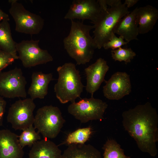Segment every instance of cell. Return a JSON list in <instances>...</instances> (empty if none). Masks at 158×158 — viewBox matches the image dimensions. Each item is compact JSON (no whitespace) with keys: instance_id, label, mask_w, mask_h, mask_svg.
<instances>
[{"instance_id":"cell-1","label":"cell","mask_w":158,"mask_h":158,"mask_svg":"<svg viewBox=\"0 0 158 158\" xmlns=\"http://www.w3.org/2000/svg\"><path fill=\"white\" fill-rule=\"evenodd\" d=\"M123 126L142 152L155 157L157 150L158 115L156 109L147 102L138 104L122 114Z\"/></svg>"},{"instance_id":"cell-2","label":"cell","mask_w":158,"mask_h":158,"mask_svg":"<svg viewBox=\"0 0 158 158\" xmlns=\"http://www.w3.org/2000/svg\"><path fill=\"white\" fill-rule=\"evenodd\" d=\"M71 20L69 33L63 40L64 48L77 65H84L92 58L95 50L97 48L90 34L95 26L85 24L83 21Z\"/></svg>"},{"instance_id":"cell-3","label":"cell","mask_w":158,"mask_h":158,"mask_svg":"<svg viewBox=\"0 0 158 158\" xmlns=\"http://www.w3.org/2000/svg\"><path fill=\"white\" fill-rule=\"evenodd\" d=\"M101 8L96 22L93 33L97 48L100 49L108 42L116 24L122 18L130 12L120 0H98Z\"/></svg>"},{"instance_id":"cell-4","label":"cell","mask_w":158,"mask_h":158,"mask_svg":"<svg viewBox=\"0 0 158 158\" xmlns=\"http://www.w3.org/2000/svg\"><path fill=\"white\" fill-rule=\"evenodd\" d=\"M56 71L59 76L54 87L56 98L62 104L75 102L80 97L84 87L79 71L71 62L58 67Z\"/></svg>"},{"instance_id":"cell-5","label":"cell","mask_w":158,"mask_h":158,"mask_svg":"<svg viewBox=\"0 0 158 158\" xmlns=\"http://www.w3.org/2000/svg\"><path fill=\"white\" fill-rule=\"evenodd\" d=\"M65 120L60 109L52 105L43 106L37 110L33 124L44 138H54L58 135Z\"/></svg>"},{"instance_id":"cell-6","label":"cell","mask_w":158,"mask_h":158,"mask_svg":"<svg viewBox=\"0 0 158 158\" xmlns=\"http://www.w3.org/2000/svg\"><path fill=\"white\" fill-rule=\"evenodd\" d=\"M8 1L11 4L9 12L15 22L16 31L31 35L38 34L43 28L44 20L39 15L27 10L17 0Z\"/></svg>"},{"instance_id":"cell-7","label":"cell","mask_w":158,"mask_h":158,"mask_svg":"<svg viewBox=\"0 0 158 158\" xmlns=\"http://www.w3.org/2000/svg\"><path fill=\"white\" fill-rule=\"evenodd\" d=\"M108 107L102 100L94 98H84L79 102L71 103L68 108V112L82 123L90 121L104 119V115Z\"/></svg>"},{"instance_id":"cell-8","label":"cell","mask_w":158,"mask_h":158,"mask_svg":"<svg viewBox=\"0 0 158 158\" xmlns=\"http://www.w3.org/2000/svg\"><path fill=\"white\" fill-rule=\"evenodd\" d=\"M39 40H23L16 43L18 59L25 68H30L52 61L53 58L47 50L41 49Z\"/></svg>"},{"instance_id":"cell-9","label":"cell","mask_w":158,"mask_h":158,"mask_svg":"<svg viewBox=\"0 0 158 158\" xmlns=\"http://www.w3.org/2000/svg\"><path fill=\"white\" fill-rule=\"evenodd\" d=\"M27 81L21 69L16 67L0 73V95L7 98H26Z\"/></svg>"},{"instance_id":"cell-10","label":"cell","mask_w":158,"mask_h":158,"mask_svg":"<svg viewBox=\"0 0 158 158\" xmlns=\"http://www.w3.org/2000/svg\"><path fill=\"white\" fill-rule=\"evenodd\" d=\"M35 107L34 100L30 98L16 101L9 108L7 116V122L15 130H23L33 125V112Z\"/></svg>"},{"instance_id":"cell-11","label":"cell","mask_w":158,"mask_h":158,"mask_svg":"<svg viewBox=\"0 0 158 158\" xmlns=\"http://www.w3.org/2000/svg\"><path fill=\"white\" fill-rule=\"evenodd\" d=\"M101 8L97 1L74 0L64 18L71 20L75 19L90 20L94 24L99 17Z\"/></svg>"},{"instance_id":"cell-12","label":"cell","mask_w":158,"mask_h":158,"mask_svg":"<svg viewBox=\"0 0 158 158\" xmlns=\"http://www.w3.org/2000/svg\"><path fill=\"white\" fill-rule=\"evenodd\" d=\"M105 81L103 92L104 97L109 99H120L131 91L130 76L125 72H116Z\"/></svg>"},{"instance_id":"cell-13","label":"cell","mask_w":158,"mask_h":158,"mask_svg":"<svg viewBox=\"0 0 158 158\" xmlns=\"http://www.w3.org/2000/svg\"><path fill=\"white\" fill-rule=\"evenodd\" d=\"M109 69L107 61L101 58L85 69L87 80L85 90L91 97H93L94 93L105 81V75Z\"/></svg>"},{"instance_id":"cell-14","label":"cell","mask_w":158,"mask_h":158,"mask_svg":"<svg viewBox=\"0 0 158 158\" xmlns=\"http://www.w3.org/2000/svg\"><path fill=\"white\" fill-rule=\"evenodd\" d=\"M18 136L8 129L0 130V158H23Z\"/></svg>"},{"instance_id":"cell-15","label":"cell","mask_w":158,"mask_h":158,"mask_svg":"<svg viewBox=\"0 0 158 158\" xmlns=\"http://www.w3.org/2000/svg\"><path fill=\"white\" fill-rule=\"evenodd\" d=\"M137 7L121 19L115 27L114 32L122 37L126 41L138 40V26L136 19Z\"/></svg>"},{"instance_id":"cell-16","label":"cell","mask_w":158,"mask_h":158,"mask_svg":"<svg viewBox=\"0 0 158 158\" xmlns=\"http://www.w3.org/2000/svg\"><path fill=\"white\" fill-rule=\"evenodd\" d=\"M136 19L139 34H144L153 28L158 19V10L150 5L137 7Z\"/></svg>"},{"instance_id":"cell-17","label":"cell","mask_w":158,"mask_h":158,"mask_svg":"<svg viewBox=\"0 0 158 158\" xmlns=\"http://www.w3.org/2000/svg\"><path fill=\"white\" fill-rule=\"evenodd\" d=\"M31 80L28 92L30 98L33 100L44 99L47 94L49 85L53 80L52 74L44 73L41 71L34 72Z\"/></svg>"},{"instance_id":"cell-18","label":"cell","mask_w":158,"mask_h":158,"mask_svg":"<svg viewBox=\"0 0 158 158\" xmlns=\"http://www.w3.org/2000/svg\"><path fill=\"white\" fill-rule=\"evenodd\" d=\"M61 155L58 146L47 138L35 143L28 154L29 158H61Z\"/></svg>"},{"instance_id":"cell-19","label":"cell","mask_w":158,"mask_h":158,"mask_svg":"<svg viewBox=\"0 0 158 158\" xmlns=\"http://www.w3.org/2000/svg\"><path fill=\"white\" fill-rule=\"evenodd\" d=\"M61 158H102L100 152L90 144H72L62 154Z\"/></svg>"},{"instance_id":"cell-20","label":"cell","mask_w":158,"mask_h":158,"mask_svg":"<svg viewBox=\"0 0 158 158\" xmlns=\"http://www.w3.org/2000/svg\"><path fill=\"white\" fill-rule=\"evenodd\" d=\"M15 42L13 40L8 21L0 22V49L10 54L15 59L18 57L16 51Z\"/></svg>"},{"instance_id":"cell-21","label":"cell","mask_w":158,"mask_h":158,"mask_svg":"<svg viewBox=\"0 0 158 158\" xmlns=\"http://www.w3.org/2000/svg\"><path fill=\"white\" fill-rule=\"evenodd\" d=\"M104 158H131L126 156L121 145L114 140L108 139L104 145Z\"/></svg>"},{"instance_id":"cell-22","label":"cell","mask_w":158,"mask_h":158,"mask_svg":"<svg viewBox=\"0 0 158 158\" xmlns=\"http://www.w3.org/2000/svg\"><path fill=\"white\" fill-rule=\"evenodd\" d=\"M22 130L21 134L18 136V140L23 148L27 146L32 147L35 143L41 140L39 133L36 131L33 125Z\"/></svg>"},{"instance_id":"cell-23","label":"cell","mask_w":158,"mask_h":158,"mask_svg":"<svg viewBox=\"0 0 158 158\" xmlns=\"http://www.w3.org/2000/svg\"><path fill=\"white\" fill-rule=\"evenodd\" d=\"M91 133L90 127L79 128L69 134L66 143L68 145L72 144H84L89 139Z\"/></svg>"},{"instance_id":"cell-24","label":"cell","mask_w":158,"mask_h":158,"mask_svg":"<svg viewBox=\"0 0 158 158\" xmlns=\"http://www.w3.org/2000/svg\"><path fill=\"white\" fill-rule=\"evenodd\" d=\"M111 57L115 61H124L126 63H130L136 55V53L130 48L120 47L111 51Z\"/></svg>"},{"instance_id":"cell-25","label":"cell","mask_w":158,"mask_h":158,"mask_svg":"<svg viewBox=\"0 0 158 158\" xmlns=\"http://www.w3.org/2000/svg\"><path fill=\"white\" fill-rule=\"evenodd\" d=\"M123 38L121 36L118 37L113 33L111 35L109 40L105 43L103 46V47L106 49H111L112 50L118 49L123 46L126 45L128 43L125 41Z\"/></svg>"},{"instance_id":"cell-26","label":"cell","mask_w":158,"mask_h":158,"mask_svg":"<svg viewBox=\"0 0 158 158\" xmlns=\"http://www.w3.org/2000/svg\"><path fill=\"white\" fill-rule=\"evenodd\" d=\"M15 60L11 54L0 49V73L3 69L12 64Z\"/></svg>"},{"instance_id":"cell-27","label":"cell","mask_w":158,"mask_h":158,"mask_svg":"<svg viewBox=\"0 0 158 158\" xmlns=\"http://www.w3.org/2000/svg\"><path fill=\"white\" fill-rule=\"evenodd\" d=\"M6 106V101L3 97L0 96V126L3 125Z\"/></svg>"},{"instance_id":"cell-28","label":"cell","mask_w":158,"mask_h":158,"mask_svg":"<svg viewBox=\"0 0 158 158\" xmlns=\"http://www.w3.org/2000/svg\"><path fill=\"white\" fill-rule=\"evenodd\" d=\"M139 1L138 0H126L124 3L126 7L128 8L133 6Z\"/></svg>"},{"instance_id":"cell-29","label":"cell","mask_w":158,"mask_h":158,"mask_svg":"<svg viewBox=\"0 0 158 158\" xmlns=\"http://www.w3.org/2000/svg\"><path fill=\"white\" fill-rule=\"evenodd\" d=\"M9 18L8 15L3 12L0 8V22L4 20L9 21Z\"/></svg>"}]
</instances>
